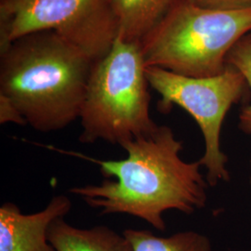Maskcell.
Segmentation results:
<instances>
[{"label":"cell","instance_id":"1","mask_svg":"<svg viewBox=\"0 0 251 251\" xmlns=\"http://www.w3.org/2000/svg\"><path fill=\"white\" fill-rule=\"evenodd\" d=\"M45 147L99 167L105 178L101 183L75 186L69 193L102 215L133 216L163 232L166 211L189 215L206 206L208 183L200 171L201 165L181 159L182 142L168 126H158L151 134L122 144L127 155L121 160H100L81 152Z\"/></svg>","mask_w":251,"mask_h":251},{"label":"cell","instance_id":"2","mask_svg":"<svg viewBox=\"0 0 251 251\" xmlns=\"http://www.w3.org/2000/svg\"><path fill=\"white\" fill-rule=\"evenodd\" d=\"M95 61L52 31L23 36L0 49V94L40 132L80 117Z\"/></svg>","mask_w":251,"mask_h":251},{"label":"cell","instance_id":"3","mask_svg":"<svg viewBox=\"0 0 251 251\" xmlns=\"http://www.w3.org/2000/svg\"><path fill=\"white\" fill-rule=\"evenodd\" d=\"M250 34L251 8L207 9L175 0L139 44L146 66L208 77L225 71L232 49Z\"/></svg>","mask_w":251,"mask_h":251},{"label":"cell","instance_id":"4","mask_svg":"<svg viewBox=\"0 0 251 251\" xmlns=\"http://www.w3.org/2000/svg\"><path fill=\"white\" fill-rule=\"evenodd\" d=\"M138 42L117 37L108 53L95 62L81 110V144L98 141L122 145L152 133L149 82Z\"/></svg>","mask_w":251,"mask_h":251},{"label":"cell","instance_id":"5","mask_svg":"<svg viewBox=\"0 0 251 251\" xmlns=\"http://www.w3.org/2000/svg\"><path fill=\"white\" fill-rule=\"evenodd\" d=\"M150 87L161 97L158 109L168 113L173 105L185 110L199 126L205 152L198 162L206 170L209 186L229 181L228 158L221 148V133L225 117L233 104L247 98L250 87L242 73L232 65L220 75L191 77L154 66H146Z\"/></svg>","mask_w":251,"mask_h":251},{"label":"cell","instance_id":"6","mask_svg":"<svg viewBox=\"0 0 251 251\" xmlns=\"http://www.w3.org/2000/svg\"><path fill=\"white\" fill-rule=\"evenodd\" d=\"M52 31L95 62L117 39L113 0H0V49L23 36Z\"/></svg>","mask_w":251,"mask_h":251},{"label":"cell","instance_id":"7","mask_svg":"<svg viewBox=\"0 0 251 251\" xmlns=\"http://www.w3.org/2000/svg\"><path fill=\"white\" fill-rule=\"evenodd\" d=\"M71 208L65 195L54 196L46 207L31 214H24L14 203H4L0 207V251H56L48 240L49 227Z\"/></svg>","mask_w":251,"mask_h":251},{"label":"cell","instance_id":"8","mask_svg":"<svg viewBox=\"0 0 251 251\" xmlns=\"http://www.w3.org/2000/svg\"><path fill=\"white\" fill-rule=\"evenodd\" d=\"M48 240L56 251H133L125 235L104 225L82 229L64 218L55 220L48 230Z\"/></svg>","mask_w":251,"mask_h":251},{"label":"cell","instance_id":"9","mask_svg":"<svg viewBox=\"0 0 251 251\" xmlns=\"http://www.w3.org/2000/svg\"><path fill=\"white\" fill-rule=\"evenodd\" d=\"M175 0H113L117 37L140 42L165 15Z\"/></svg>","mask_w":251,"mask_h":251},{"label":"cell","instance_id":"10","mask_svg":"<svg viewBox=\"0 0 251 251\" xmlns=\"http://www.w3.org/2000/svg\"><path fill=\"white\" fill-rule=\"evenodd\" d=\"M123 234L131 244L133 251H211L209 239L195 231L162 237L148 230L126 229Z\"/></svg>","mask_w":251,"mask_h":251},{"label":"cell","instance_id":"11","mask_svg":"<svg viewBox=\"0 0 251 251\" xmlns=\"http://www.w3.org/2000/svg\"><path fill=\"white\" fill-rule=\"evenodd\" d=\"M227 64L242 73L251 90V34L243 37L233 47L227 57ZM238 128L245 134L251 135V103L241 109Z\"/></svg>","mask_w":251,"mask_h":251},{"label":"cell","instance_id":"12","mask_svg":"<svg viewBox=\"0 0 251 251\" xmlns=\"http://www.w3.org/2000/svg\"><path fill=\"white\" fill-rule=\"evenodd\" d=\"M13 123L20 126L27 125L26 120L18 108L6 96L0 94V124Z\"/></svg>","mask_w":251,"mask_h":251},{"label":"cell","instance_id":"13","mask_svg":"<svg viewBox=\"0 0 251 251\" xmlns=\"http://www.w3.org/2000/svg\"><path fill=\"white\" fill-rule=\"evenodd\" d=\"M202 8L214 9H240L251 8V0H187Z\"/></svg>","mask_w":251,"mask_h":251},{"label":"cell","instance_id":"14","mask_svg":"<svg viewBox=\"0 0 251 251\" xmlns=\"http://www.w3.org/2000/svg\"></svg>","mask_w":251,"mask_h":251}]
</instances>
